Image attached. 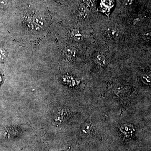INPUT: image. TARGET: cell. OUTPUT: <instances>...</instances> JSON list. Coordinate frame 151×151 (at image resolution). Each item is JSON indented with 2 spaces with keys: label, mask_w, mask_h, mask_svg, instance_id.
Returning a JSON list of instances; mask_svg holds the SVG:
<instances>
[{
  "label": "cell",
  "mask_w": 151,
  "mask_h": 151,
  "mask_svg": "<svg viewBox=\"0 0 151 151\" xmlns=\"http://www.w3.org/2000/svg\"><path fill=\"white\" fill-rule=\"evenodd\" d=\"M84 3L86 5V6L87 7H90L92 6V4L90 0H84Z\"/></svg>",
  "instance_id": "cell-11"
},
{
  "label": "cell",
  "mask_w": 151,
  "mask_h": 151,
  "mask_svg": "<svg viewBox=\"0 0 151 151\" xmlns=\"http://www.w3.org/2000/svg\"><path fill=\"white\" fill-rule=\"evenodd\" d=\"M142 81L146 84H150L151 81V78L149 76L144 75L142 77Z\"/></svg>",
  "instance_id": "cell-7"
},
{
  "label": "cell",
  "mask_w": 151,
  "mask_h": 151,
  "mask_svg": "<svg viewBox=\"0 0 151 151\" xmlns=\"http://www.w3.org/2000/svg\"><path fill=\"white\" fill-rule=\"evenodd\" d=\"M132 0H126V3L127 4H132Z\"/></svg>",
  "instance_id": "cell-12"
},
{
  "label": "cell",
  "mask_w": 151,
  "mask_h": 151,
  "mask_svg": "<svg viewBox=\"0 0 151 151\" xmlns=\"http://www.w3.org/2000/svg\"><path fill=\"white\" fill-rule=\"evenodd\" d=\"M95 60L99 64L101 65H105L106 63V60L104 56L101 54H97L95 57Z\"/></svg>",
  "instance_id": "cell-5"
},
{
  "label": "cell",
  "mask_w": 151,
  "mask_h": 151,
  "mask_svg": "<svg viewBox=\"0 0 151 151\" xmlns=\"http://www.w3.org/2000/svg\"><path fill=\"white\" fill-rule=\"evenodd\" d=\"M71 36L76 41L78 42L82 41L84 39V37L80 31L78 29H75L72 30L71 32Z\"/></svg>",
  "instance_id": "cell-4"
},
{
  "label": "cell",
  "mask_w": 151,
  "mask_h": 151,
  "mask_svg": "<svg viewBox=\"0 0 151 151\" xmlns=\"http://www.w3.org/2000/svg\"><path fill=\"white\" fill-rule=\"evenodd\" d=\"M120 130L124 136L127 138H129L132 137L134 131L133 125L130 124L123 125L121 127Z\"/></svg>",
  "instance_id": "cell-1"
},
{
  "label": "cell",
  "mask_w": 151,
  "mask_h": 151,
  "mask_svg": "<svg viewBox=\"0 0 151 151\" xmlns=\"http://www.w3.org/2000/svg\"><path fill=\"white\" fill-rule=\"evenodd\" d=\"M86 6L81 5L79 7V14L86 13Z\"/></svg>",
  "instance_id": "cell-10"
},
{
  "label": "cell",
  "mask_w": 151,
  "mask_h": 151,
  "mask_svg": "<svg viewBox=\"0 0 151 151\" xmlns=\"http://www.w3.org/2000/svg\"><path fill=\"white\" fill-rule=\"evenodd\" d=\"M108 34L111 37H113L116 35L117 33V30L116 28L111 27L108 29Z\"/></svg>",
  "instance_id": "cell-6"
},
{
  "label": "cell",
  "mask_w": 151,
  "mask_h": 151,
  "mask_svg": "<svg viewBox=\"0 0 151 151\" xmlns=\"http://www.w3.org/2000/svg\"><path fill=\"white\" fill-rule=\"evenodd\" d=\"M78 54V51L76 49L73 47H68L65 49L64 55L66 59L71 60L74 59Z\"/></svg>",
  "instance_id": "cell-2"
},
{
  "label": "cell",
  "mask_w": 151,
  "mask_h": 151,
  "mask_svg": "<svg viewBox=\"0 0 151 151\" xmlns=\"http://www.w3.org/2000/svg\"><path fill=\"white\" fill-rule=\"evenodd\" d=\"M6 52L4 49H0V59L3 60L6 57Z\"/></svg>",
  "instance_id": "cell-8"
},
{
  "label": "cell",
  "mask_w": 151,
  "mask_h": 151,
  "mask_svg": "<svg viewBox=\"0 0 151 151\" xmlns=\"http://www.w3.org/2000/svg\"><path fill=\"white\" fill-rule=\"evenodd\" d=\"M143 39L147 41H150L151 40V34L150 33H148L144 35Z\"/></svg>",
  "instance_id": "cell-9"
},
{
  "label": "cell",
  "mask_w": 151,
  "mask_h": 151,
  "mask_svg": "<svg viewBox=\"0 0 151 151\" xmlns=\"http://www.w3.org/2000/svg\"><path fill=\"white\" fill-rule=\"evenodd\" d=\"M32 21L41 28L44 27L46 25L45 20L40 16H35L33 18Z\"/></svg>",
  "instance_id": "cell-3"
}]
</instances>
